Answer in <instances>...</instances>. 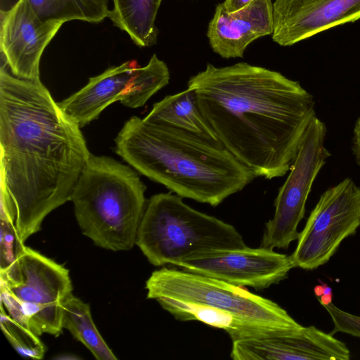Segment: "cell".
Segmentation results:
<instances>
[{"label": "cell", "instance_id": "1", "mask_svg": "<svg viewBox=\"0 0 360 360\" xmlns=\"http://www.w3.org/2000/svg\"><path fill=\"white\" fill-rule=\"evenodd\" d=\"M0 69V176L25 243L44 218L70 200L90 156L79 126L40 81Z\"/></svg>", "mask_w": 360, "mask_h": 360}, {"label": "cell", "instance_id": "2", "mask_svg": "<svg viewBox=\"0 0 360 360\" xmlns=\"http://www.w3.org/2000/svg\"><path fill=\"white\" fill-rule=\"evenodd\" d=\"M200 108L219 142L256 176L290 171L311 120L314 96L281 73L240 62L207 63L192 76Z\"/></svg>", "mask_w": 360, "mask_h": 360}, {"label": "cell", "instance_id": "3", "mask_svg": "<svg viewBox=\"0 0 360 360\" xmlns=\"http://www.w3.org/2000/svg\"><path fill=\"white\" fill-rule=\"evenodd\" d=\"M115 152L181 198L215 207L257 177L219 141L136 116L125 122Z\"/></svg>", "mask_w": 360, "mask_h": 360}, {"label": "cell", "instance_id": "4", "mask_svg": "<svg viewBox=\"0 0 360 360\" xmlns=\"http://www.w3.org/2000/svg\"><path fill=\"white\" fill-rule=\"evenodd\" d=\"M146 190L129 167L91 154L70 198L82 233L106 250L131 249L148 202Z\"/></svg>", "mask_w": 360, "mask_h": 360}, {"label": "cell", "instance_id": "5", "mask_svg": "<svg viewBox=\"0 0 360 360\" xmlns=\"http://www.w3.org/2000/svg\"><path fill=\"white\" fill-rule=\"evenodd\" d=\"M172 193L148 200L136 244L156 266L174 265L215 250L247 247L232 225L198 211Z\"/></svg>", "mask_w": 360, "mask_h": 360}, {"label": "cell", "instance_id": "6", "mask_svg": "<svg viewBox=\"0 0 360 360\" xmlns=\"http://www.w3.org/2000/svg\"><path fill=\"white\" fill-rule=\"evenodd\" d=\"M0 280L1 307L11 318L39 336L61 333L63 303L72 293L66 268L24 245Z\"/></svg>", "mask_w": 360, "mask_h": 360}, {"label": "cell", "instance_id": "7", "mask_svg": "<svg viewBox=\"0 0 360 360\" xmlns=\"http://www.w3.org/2000/svg\"><path fill=\"white\" fill-rule=\"evenodd\" d=\"M147 297L205 305L265 327L276 333L300 330L298 323L271 300L223 281L185 270L162 268L146 283Z\"/></svg>", "mask_w": 360, "mask_h": 360}, {"label": "cell", "instance_id": "8", "mask_svg": "<svg viewBox=\"0 0 360 360\" xmlns=\"http://www.w3.org/2000/svg\"><path fill=\"white\" fill-rule=\"evenodd\" d=\"M170 73L166 63L153 54L147 65L128 60L91 77L88 83L70 96L58 102L64 112L79 127L95 119L116 101L129 108L141 107L167 86Z\"/></svg>", "mask_w": 360, "mask_h": 360}, {"label": "cell", "instance_id": "9", "mask_svg": "<svg viewBox=\"0 0 360 360\" xmlns=\"http://www.w3.org/2000/svg\"><path fill=\"white\" fill-rule=\"evenodd\" d=\"M327 127L315 116L301 141L290 173L275 199L274 217L266 223L260 247L288 249L297 240L312 185L331 153L325 146Z\"/></svg>", "mask_w": 360, "mask_h": 360}, {"label": "cell", "instance_id": "10", "mask_svg": "<svg viewBox=\"0 0 360 360\" xmlns=\"http://www.w3.org/2000/svg\"><path fill=\"white\" fill-rule=\"evenodd\" d=\"M359 227L360 185L347 177L320 195L290 255L294 266L313 270L325 264Z\"/></svg>", "mask_w": 360, "mask_h": 360}, {"label": "cell", "instance_id": "11", "mask_svg": "<svg viewBox=\"0 0 360 360\" xmlns=\"http://www.w3.org/2000/svg\"><path fill=\"white\" fill-rule=\"evenodd\" d=\"M175 266L236 286L257 290L279 283L295 268L290 255L278 253L273 249L248 246L212 251L181 261Z\"/></svg>", "mask_w": 360, "mask_h": 360}, {"label": "cell", "instance_id": "12", "mask_svg": "<svg viewBox=\"0 0 360 360\" xmlns=\"http://www.w3.org/2000/svg\"><path fill=\"white\" fill-rule=\"evenodd\" d=\"M63 24L41 19L28 0H18L9 10L1 11V52L11 72L20 79L40 81L41 55Z\"/></svg>", "mask_w": 360, "mask_h": 360}, {"label": "cell", "instance_id": "13", "mask_svg": "<svg viewBox=\"0 0 360 360\" xmlns=\"http://www.w3.org/2000/svg\"><path fill=\"white\" fill-rule=\"evenodd\" d=\"M360 19V0H275L273 41L292 46L334 27Z\"/></svg>", "mask_w": 360, "mask_h": 360}, {"label": "cell", "instance_id": "14", "mask_svg": "<svg viewBox=\"0 0 360 360\" xmlns=\"http://www.w3.org/2000/svg\"><path fill=\"white\" fill-rule=\"evenodd\" d=\"M233 360H349L342 341L314 326L275 335L232 342Z\"/></svg>", "mask_w": 360, "mask_h": 360}, {"label": "cell", "instance_id": "15", "mask_svg": "<svg viewBox=\"0 0 360 360\" xmlns=\"http://www.w3.org/2000/svg\"><path fill=\"white\" fill-rule=\"evenodd\" d=\"M271 0H254L246 7L229 13L223 3L217 5L207 32L212 51L224 58H243L255 40L272 34Z\"/></svg>", "mask_w": 360, "mask_h": 360}, {"label": "cell", "instance_id": "16", "mask_svg": "<svg viewBox=\"0 0 360 360\" xmlns=\"http://www.w3.org/2000/svg\"><path fill=\"white\" fill-rule=\"evenodd\" d=\"M145 117L219 141L204 117L195 92L188 88L154 103Z\"/></svg>", "mask_w": 360, "mask_h": 360}, {"label": "cell", "instance_id": "17", "mask_svg": "<svg viewBox=\"0 0 360 360\" xmlns=\"http://www.w3.org/2000/svg\"><path fill=\"white\" fill-rule=\"evenodd\" d=\"M109 18L139 47L156 44L155 18L162 0H112Z\"/></svg>", "mask_w": 360, "mask_h": 360}, {"label": "cell", "instance_id": "18", "mask_svg": "<svg viewBox=\"0 0 360 360\" xmlns=\"http://www.w3.org/2000/svg\"><path fill=\"white\" fill-rule=\"evenodd\" d=\"M62 326L82 343L96 359H117L96 328L89 304L72 293L63 303Z\"/></svg>", "mask_w": 360, "mask_h": 360}, {"label": "cell", "instance_id": "19", "mask_svg": "<svg viewBox=\"0 0 360 360\" xmlns=\"http://www.w3.org/2000/svg\"><path fill=\"white\" fill-rule=\"evenodd\" d=\"M110 0H28L35 13L45 20H82L98 23L109 18Z\"/></svg>", "mask_w": 360, "mask_h": 360}, {"label": "cell", "instance_id": "20", "mask_svg": "<svg viewBox=\"0 0 360 360\" xmlns=\"http://www.w3.org/2000/svg\"><path fill=\"white\" fill-rule=\"evenodd\" d=\"M1 328L13 348L21 355L34 359L44 357V344L30 328L11 318L1 307Z\"/></svg>", "mask_w": 360, "mask_h": 360}, {"label": "cell", "instance_id": "21", "mask_svg": "<svg viewBox=\"0 0 360 360\" xmlns=\"http://www.w3.org/2000/svg\"><path fill=\"white\" fill-rule=\"evenodd\" d=\"M24 245L18 238L14 219L1 216L0 272L14 262Z\"/></svg>", "mask_w": 360, "mask_h": 360}, {"label": "cell", "instance_id": "22", "mask_svg": "<svg viewBox=\"0 0 360 360\" xmlns=\"http://www.w3.org/2000/svg\"><path fill=\"white\" fill-rule=\"evenodd\" d=\"M333 323L331 334L343 333L360 338V316L346 312L333 303L325 306Z\"/></svg>", "mask_w": 360, "mask_h": 360}, {"label": "cell", "instance_id": "23", "mask_svg": "<svg viewBox=\"0 0 360 360\" xmlns=\"http://www.w3.org/2000/svg\"><path fill=\"white\" fill-rule=\"evenodd\" d=\"M314 294L323 307L332 303V288L326 283L317 285L314 288Z\"/></svg>", "mask_w": 360, "mask_h": 360}, {"label": "cell", "instance_id": "24", "mask_svg": "<svg viewBox=\"0 0 360 360\" xmlns=\"http://www.w3.org/2000/svg\"><path fill=\"white\" fill-rule=\"evenodd\" d=\"M352 151L356 163L360 167V115L356 119L353 129Z\"/></svg>", "mask_w": 360, "mask_h": 360}, {"label": "cell", "instance_id": "25", "mask_svg": "<svg viewBox=\"0 0 360 360\" xmlns=\"http://www.w3.org/2000/svg\"><path fill=\"white\" fill-rule=\"evenodd\" d=\"M254 0H224L223 5L229 13L239 11L249 4Z\"/></svg>", "mask_w": 360, "mask_h": 360}, {"label": "cell", "instance_id": "26", "mask_svg": "<svg viewBox=\"0 0 360 360\" xmlns=\"http://www.w3.org/2000/svg\"></svg>", "mask_w": 360, "mask_h": 360}]
</instances>
